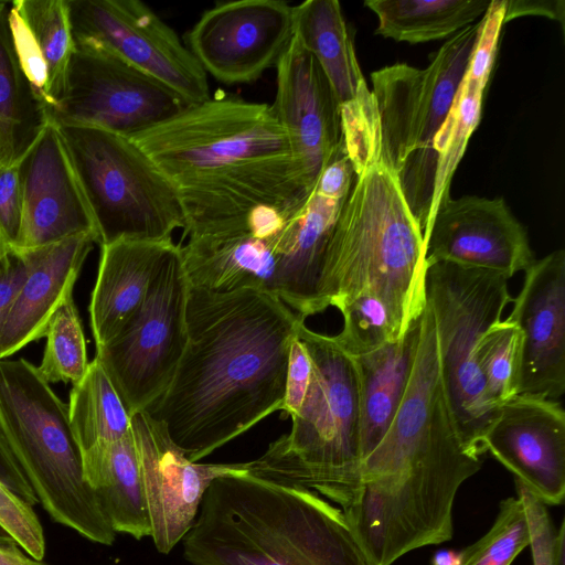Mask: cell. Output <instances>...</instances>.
Returning a JSON list of instances; mask_svg holds the SVG:
<instances>
[{"label": "cell", "mask_w": 565, "mask_h": 565, "mask_svg": "<svg viewBox=\"0 0 565 565\" xmlns=\"http://www.w3.org/2000/svg\"><path fill=\"white\" fill-rule=\"evenodd\" d=\"M189 288L173 243L140 308L115 338L96 347L95 359L131 416L156 402L175 374L188 340Z\"/></svg>", "instance_id": "30bf717a"}, {"label": "cell", "mask_w": 565, "mask_h": 565, "mask_svg": "<svg viewBox=\"0 0 565 565\" xmlns=\"http://www.w3.org/2000/svg\"><path fill=\"white\" fill-rule=\"evenodd\" d=\"M479 21L448 39L425 68L396 63L371 74L385 159L398 174L414 157L431 153L465 76Z\"/></svg>", "instance_id": "8fae6325"}, {"label": "cell", "mask_w": 565, "mask_h": 565, "mask_svg": "<svg viewBox=\"0 0 565 565\" xmlns=\"http://www.w3.org/2000/svg\"><path fill=\"white\" fill-rule=\"evenodd\" d=\"M298 337L312 361L308 393L290 431L246 462L247 472L278 486L315 490L345 510L358 500L363 462L354 365L333 337L305 321Z\"/></svg>", "instance_id": "5b68a950"}, {"label": "cell", "mask_w": 565, "mask_h": 565, "mask_svg": "<svg viewBox=\"0 0 565 565\" xmlns=\"http://www.w3.org/2000/svg\"><path fill=\"white\" fill-rule=\"evenodd\" d=\"M301 202L258 210L216 232L188 235L179 247L189 285L221 292L254 288L280 298L291 277Z\"/></svg>", "instance_id": "5bb4252c"}, {"label": "cell", "mask_w": 565, "mask_h": 565, "mask_svg": "<svg viewBox=\"0 0 565 565\" xmlns=\"http://www.w3.org/2000/svg\"><path fill=\"white\" fill-rule=\"evenodd\" d=\"M521 350L522 333L507 319L491 324L478 342L477 365L497 407L518 394Z\"/></svg>", "instance_id": "1f68e13d"}, {"label": "cell", "mask_w": 565, "mask_h": 565, "mask_svg": "<svg viewBox=\"0 0 565 565\" xmlns=\"http://www.w3.org/2000/svg\"><path fill=\"white\" fill-rule=\"evenodd\" d=\"M530 543L524 508L516 497L500 502L489 531L460 551L459 565H511Z\"/></svg>", "instance_id": "e575fe53"}, {"label": "cell", "mask_w": 565, "mask_h": 565, "mask_svg": "<svg viewBox=\"0 0 565 565\" xmlns=\"http://www.w3.org/2000/svg\"><path fill=\"white\" fill-rule=\"evenodd\" d=\"M292 35L289 3L239 0L206 10L185 42L206 74L232 85L252 83L275 67Z\"/></svg>", "instance_id": "9a60e30c"}, {"label": "cell", "mask_w": 565, "mask_h": 565, "mask_svg": "<svg viewBox=\"0 0 565 565\" xmlns=\"http://www.w3.org/2000/svg\"><path fill=\"white\" fill-rule=\"evenodd\" d=\"M481 465L458 434L426 303L402 403L381 441L363 459L358 500L342 510L373 564L392 565L411 551L450 541L457 492Z\"/></svg>", "instance_id": "7a4b0ae2"}, {"label": "cell", "mask_w": 565, "mask_h": 565, "mask_svg": "<svg viewBox=\"0 0 565 565\" xmlns=\"http://www.w3.org/2000/svg\"><path fill=\"white\" fill-rule=\"evenodd\" d=\"M14 540L0 541V565H47L25 556Z\"/></svg>", "instance_id": "7dc6e473"}, {"label": "cell", "mask_w": 565, "mask_h": 565, "mask_svg": "<svg viewBox=\"0 0 565 565\" xmlns=\"http://www.w3.org/2000/svg\"><path fill=\"white\" fill-rule=\"evenodd\" d=\"M335 308L342 315L343 327L332 337L349 356L364 354L398 340L385 306L373 294L361 292L339 302Z\"/></svg>", "instance_id": "d590c367"}, {"label": "cell", "mask_w": 565, "mask_h": 565, "mask_svg": "<svg viewBox=\"0 0 565 565\" xmlns=\"http://www.w3.org/2000/svg\"><path fill=\"white\" fill-rule=\"evenodd\" d=\"M423 312L398 340L350 356L358 381L363 459L381 441L402 403L420 342Z\"/></svg>", "instance_id": "cb8c5ba5"}, {"label": "cell", "mask_w": 565, "mask_h": 565, "mask_svg": "<svg viewBox=\"0 0 565 565\" xmlns=\"http://www.w3.org/2000/svg\"><path fill=\"white\" fill-rule=\"evenodd\" d=\"M275 67L271 107L312 190L343 146L341 106L317 61L294 35Z\"/></svg>", "instance_id": "44dd1931"}, {"label": "cell", "mask_w": 565, "mask_h": 565, "mask_svg": "<svg viewBox=\"0 0 565 565\" xmlns=\"http://www.w3.org/2000/svg\"><path fill=\"white\" fill-rule=\"evenodd\" d=\"M483 93L462 81L447 117L433 138V189L424 241L439 205L450 196L452 175L481 118Z\"/></svg>", "instance_id": "f546056e"}, {"label": "cell", "mask_w": 565, "mask_h": 565, "mask_svg": "<svg viewBox=\"0 0 565 565\" xmlns=\"http://www.w3.org/2000/svg\"><path fill=\"white\" fill-rule=\"evenodd\" d=\"M190 105L169 87L118 57L76 44L62 93L45 119L134 138Z\"/></svg>", "instance_id": "7c38bea8"}, {"label": "cell", "mask_w": 565, "mask_h": 565, "mask_svg": "<svg viewBox=\"0 0 565 565\" xmlns=\"http://www.w3.org/2000/svg\"><path fill=\"white\" fill-rule=\"evenodd\" d=\"M67 408L82 454L97 445L119 440L131 429L130 413L95 358L85 375L73 384Z\"/></svg>", "instance_id": "83f0119b"}, {"label": "cell", "mask_w": 565, "mask_h": 565, "mask_svg": "<svg viewBox=\"0 0 565 565\" xmlns=\"http://www.w3.org/2000/svg\"><path fill=\"white\" fill-rule=\"evenodd\" d=\"M75 44L100 49L162 83L190 106L207 100V75L190 50L138 0H66Z\"/></svg>", "instance_id": "4fadbf2b"}, {"label": "cell", "mask_w": 565, "mask_h": 565, "mask_svg": "<svg viewBox=\"0 0 565 565\" xmlns=\"http://www.w3.org/2000/svg\"><path fill=\"white\" fill-rule=\"evenodd\" d=\"M83 471L114 531L137 540L150 536L151 525L132 431L119 440L82 454Z\"/></svg>", "instance_id": "d4e9b609"}, {"label": "cell", "mask_w": 565, "mask_h": 565, "mask_svg": "<svg viewBox=\"0 0 565 565\" xmlns=\"http://www.w3.org/2000/svg\"><path fill=\"white\" fill-rule=\"evenodd\" d=\"M97 243L77 235L25 250L29 270L0 330V359H7L45 335L60 306L72 296L83 264Z\"/></svg>", "instance_id": "7402d4cb"}, {"label": "cell", "mask_w": 565, "mask_h": 565, "mask_svg": "<svg viewBox=\"0 0 565 565\" xmlns=\"http://www.w3.org/2000/svg\"><path fill=\"white\" fill-rule=\"evenodd\" d=\"M512 299L501 274L427 263L426 303L434 317L446 396L463 447L477 457L486 452L483 439L499 407L487 395L476 350Z\"/></svg>", "instance_id": "ba28073f"}, {"label": "cell", "mask_w": 565, "mask_h": 565, "mask_svg": "<svg viewBox=\"0 0 565 565\" xmlns=\"http://www.w3.org/2000/svg\"><path fill=\"white\" fill-rule=\"evenodd\" d=\"M505 0L490 1L479 21L473 50L462 81L484 92L488 84L504 25Z\"/></svg>", "instance_id": "74e56055"}, {"label": "cell", "mask_w": 565, "mask_h": 565, "mask_svg": "<svg viewBox=\"0 0 565 565\" xmlns=\"http://www.w3.org/2000/svg\"><path fill=\"white\" fill-rule=\"evenodd\" d=\"M25 250L0 239V330L28 275Z\"/></svg>", "instance_id": "7bdbcfd3"}, {"label": "cell", "mask_w": 565, "mask_h": 565, "mask_svg": "<svg viewBox=\"0 0 565 565\" xmlns=\"http://www.w3.org/2000/svg\"><path fill=\"white\" fill-rule=\"evenodd\" d=\"M342 140L355 178L330 241L326 297L334 307L361 292L385 306L396 339L426 306V245L420 225L384 156L367 87L341 105Z\"/></svg>", "instance_id": "277c9868"}, {"label": "cell", "mask_w": 565, "mask_h": 565, "mask_svg": "<svg viewBox=\"0 0 565 565\" xmlns=\"http://www.w3.org/2000/svg\"><path fill=\"white\" fill-rule=\"evenodd\" d=\"M507 320L522 333L516 395L558 401L565 392V252L525 269Z\"/></svg>", "instance_id": "ffe728a7"}, {"label": "cell", "mask_w": 565, "mask_h": 565, "mask_svg": "<svg viewBox=\"0 0 565 565\" xmlns=\"http://www.w3.org/2000/svg\"><path fill=\"white\" fill-rule=\"evenodd\" d=\"M0 525L31 557L45 554L43 527L32 507L0 481Z\"/></svg>", "instance_id": "8d00e7d4"}, {"label": "cell", "mask_w": 565, "mask_h": 565, "mask_svg": "<svg viewBox=\"0 0 565 565\" xmlns=\"http://www.w3.org/2000/svg\"><path fill=\"white\" fill-rule=\"evenodd\" d=\"M460 552L450 550L438 551L433 559L431 565H459Z\"/></svg>", "instance_id": "681fc988"}, {"label": "cell", "mask_w": 565, "mask_h": 565, "mask_svg": "<svg viewBox=\"0 0 565 565\" xmlns=\"http://www.w3.org/2000/svg\"><path fill=\"white\" fill-rule=\"evenodd\" d=\"M94 220L98 244L164 241L185 220L178 193L130 138L104 129L56 124Z\"/></svg>", "instance_id": "52a82bcc"}, {"label": "cell", "mask_w": 565, "mask_h": 565, "mask_svg": "<svg viewBox=\"0 0 565 565\" xmlns=\"http://www.w3.org/2000/svg\"><path fill=\"white\" fill-rule=\"evenodd\" d=\"M185 317L175 374L145 411L198 462L280 411L290 343L306 318L258 289L193 286Z\"/></svg>", "instance_id": "6da1fadb"}, {"label": "cell", "mask_w": 565, "mask_h": 565, "mask_svg": "<svg viewBox=\"0 0 565 565\" xmlns=\"http://www.w3.org/2000/svg\"><path fill=\"white\" fill-rule=\"evenodd\" d=\"M205 493L280 565H374L343 511L311 490L265 481L246 467Z\"/></svg>", "instance_id": "9c48e42d"}, {"label": "cell", "mask_w": 565, "mask_h": 565, "mask_svg": "<svg viewBox=\"0 0 565 565\" xmlns=\"http://www.w3.org/2000/svg\"><path fill=\"white\" fill-rule=\"evenodd\" d=\"M151 525L158 552L169 554L183 540L203 497L218 477L246 469L242 463L193 462L171 440L164 424L146 411L131 416Z\"/></svg>", "instance_id": "2e32d148"}, {"label": "cell", "mask_w": 565, "mask_h": 565, "mask_svg": "<svg viewBox=\"0 0 565 565\" xmlns=\"http://www.w3.org/2000/svg\"><path fill=\"white\" fill-rule=\"evenodd\" d=\"M174 186L184 235L288 209L310 193L302 166L271 105L215 96L131 138Z\"/></svg>", "instance_id": "3957f363"}, {"label": "cell", "mask_w": 565, "mask_h": 565, "mask_svg": "<svg viewBox=\"0 0 565 565\" xmlns=\"http://www.w3.org/2000/svg\"><path fill=\"white\" fill-rule=\"evenodd\" d=\"M23 220V198L17 160L0 170V239L18 247Z\"/></svg>", "instance_id": "60d3db41"}, {"label": "cell", "mask_w": 565, "mask_h": 565, "mask_svg": "<svg viewBox=\"0 0 565 565\" xmlns=\"http://www.w3.org/2000/svg\"><path fill=\"white\" fill-rule=\"evenodd\" d=\"M23 198L19 249L98 234L57 126L45 119L17 159Z\"/></svg>", "instance_id": "ac0fdd59"}, {"label": "cell", "mask_w": 565, "mask_h": 565, "mask_svg": "<svg viewBox=\"0 0 565 565\" xmlns=\"http://www.w3.org/2000/svg\"><path fill=\"white\" fill-rule=\"evenodd\" d=\"M19 12L39 45L49 71V103L57 102L75 51L66 0H15Z\"/></svg>", "instance_id": "4dcf8cb0"}, {"label": "cell", "mask_w": 565, "mask_h": 565, "mask_svg": "<svg viewBox=\"0 0 565 565\" xmlns=\"http://www.w3.org/2000/svg\"><path fill=\"white\" fill-rule=\"evenodd\" d=\"M34 135L0 118V170L19 158Z\"/></svg>", "instance_id": "bcb514c9"}, {"label": "cell", "mask_w": 565, "mask_h": 565, "mask_svg": "<svg viewBox=\"0 0 565 565\" xmlns=\"http://www.w3.org/2000/svg\"><path fill=\"white\" fill-rule=\"evenodd\" d=\"M45 337L42 361L36 366L40 375L47 383H77L85 375L89 362L81 318L72 296L54 312Z\"/></svg>", "instance_id": "d6a6232c"}, {"label": "cell", "mask_w": 565, "mask_h": 565, "mask_svg": "<svg viewBox=\"0 0 565 565\" xmlns=\"http://www.w3.org/2000/svg\"><path fill=\"white\" fill-rule=\"evenodd\" d=\"M0 481L31 507L39 502L0 429Z\"/></svg>", "instance_id": "ee69618b"}, {"label": "cell", "mask_w": 565, "mask_h": 565, "mask_svg": "<svg viewBox=\"0 0 565 565\" xmlns=\"http://www.w3.org/2000/svg\"><path fill=\"white\" fill-rule=\"evenodd\" d=\"M515 489L520 499L530 533V547L533 565H553V540L556 533L547 505L515 480Z\"/></svg>", "instance_id": "ab89813d"}, {"label": "cell", "mask_w": 565, "mask_h": 565, "mask_svg": "<svg viewBox=\"0 0 565 565\" xmlns=\"http://www.w3.org/2000/svg\"><path fill=\"white\" fill-rule=\"evenodd\" d=\"M553 565H565V522H561L553 540Z\"/></svg>", "instance_id": "c3c4849f"}, {"label": "cell", "mask_w": 565, "mask_h": 565, "mask_svg": "<svg viewBox=\"0 0 565 565\" xmlns=\"http://www.w3.org/2000/svg\"><path fill=\"white\" fill-rule=\"evenodd\" d=\"M426 263L483 269L508 279L535 260L524 226L502 198H447L425 238Z\"/></svg>", "instance_id": "e0dca14e"}, {"label": "cell", "mask_w": 565, "mask_h": 565, "mask_svg": "<svg viewBox=\"0 0 565 565\" xmlns=\"http://www.w3.org/2000/svg\"><path fill=\"white\" fill-rule=\"evenodd\" d=\"M489 451L546 505L565 497V412L558 401L515 395L502 403L483 439Z\"/></svg>", "instance_id": "d6986e66"}, {"label": "cell", "mask_w": 565, "mask_h": 565, "mask_svg": "<svg viewBox=\"0 0 565 565\" xmlns=\"http://www.w3.org/2000/svg\"><path fill=\"white\" fill-rule=\"evenodd\" d=\"M487 0H367L376 34L411 44L451 38L487 11Z\"/></svg>", "instance_id": "4316f807"}, {"label": "cell", "mask_w": 565, "mask_h": 565, "mask_svg": "<svg viewBox=\"0 0 565 565\" xmlns=\"http://www.w3.org/2000/svg\"><path fill=\"white\" fill-rule=\"evenodd\" d=\"M13 540L11 535L0 525V541Z\"/></svg>", "instance_id": "f907efd6"}, {"label": "cell", "mask_w": 565, "mask_h": 565, "mask_svg": "<svg viewBox=\"0 0 565 565\" xmlns=\"http://www.w3.org/2000/svg\"><path fill=\"white\" fill-rule=\"evenodd\" d=\"M312 371L311 358L298 337L297 330V334L290 343L285 397L280 407V411L290 418L299 412L305 401L311 383Z\"/></svg>", "instance_id": "b9f144b4"}, {"label": "cell", "mask_w": 565, "mask_h": 565, "mask_svg": "<svg viewBox=\"0 0 565 565\" xmlns=\"http://www.w3.org/2000/svg\"><path fill=\"white\" fill-rule=\"evenodd\" d=\"M182 542L192 565H280L206 493Z\"/></svg>", "instance_id": "f1b7e54d"}, {"label": "cell", "mask_w": 565, "mask_h": 565, "mask_svg": "<svg viewBox=\"0 0 565 565\" xmlns=\"http://www.w3.org/2000/svg\"><path fill=\"white\" fill-rule=\"evenodd\" d=\"M172 238L118 239L100 245L98 273L89 303L96 347L115 338L142 305Z\"/></svg>", "instance_id": "603a6c76"}, {"label": "cell", "mask_w": 565, "mask_h": 565, "mask_svg": "<svg viewBox=\"0 0 565 565\" xmlns=\"http://www.w3.org/2000/svg\"><path fill=\"white\" fill-rule=\"evenodd\" d=\"M525 15L545 17L565 24V2L563 0H505L504 24Z\"/></svg>", "instance_id": "f6af8a7d"}, {"label": "cell", "mask_w": 565, "mask_h": 565, "mask_svg": "<svg viewBox=\"0 0 565 565\" xmlns=\"http://www.w3.org/2000/svg\"><path fill=\"white\" fill-rule=\"evenodd\" d=\"M9 24L20 66L45 110L49 103L47 66L30 29L12 4Z\"/></svg>", "instance_id": "f35d334b"}, {"label": "cell", "mask_w": 565, "mask_h": 565, "mask_svg": "<svg viewBox=\"0 0 565 565\" xmlns=\"http://www.w3.org/2000/svg\"><path fill=\"white\" fill-rule=\"evenodd\" d=\"M8 3L0 2V118L36 134L44 106L25 77L12 41Z\"/></svg>", "instance_id": "836d02e7"}, {"label": "cell", "mask_w": 565, "mask_h": 565, "mask_svg": "<svg viewBox=\"0 0 565 565\" xmlns=\"http://www.w3.org/2000/svg\"><path fill=\"white\" fill-rule=\"evenodd\" d=\"M0 429L52 520L111 545L116 532L85 480L67 404L24 359H0Z\"/></svg>", "instance_id": "8992f818"}, {"label": "cell", "mask_w": 565, "mask_h": 565, "mask_svg": "<svg viewBox=\"0 0 565 565\" xmlns=\"http://www.w3.org/2000/svg\"><path fill=\"white\" fill-rule=\"evenodd\" d=\"M292 32L326 75L340 106L366 85L340 2L307 0L292 7Z\"/></svg>", "instance_id": "484cf974"}]
</instances>
